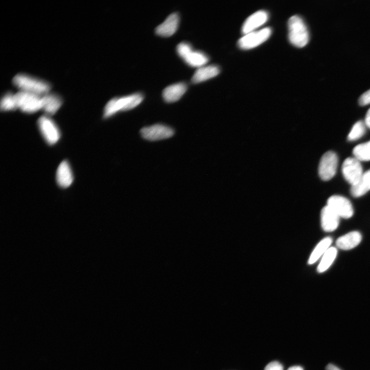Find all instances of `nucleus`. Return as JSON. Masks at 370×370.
<instances>
[{
	"label": "nucleus",
	"instance_id": "obj_1",
	"mask_svg": "<svg viewBox=\"0 0 370 370\" xmlns=\"http://www.w3.org/2000/svg\"><path fill=\"white\" fill-rule=\"evenodd\" d=\"M143 98V95L141 92L113 98L105 106L103 117L107 118L119 112L132 109L140 104Z\"/></svg>",
	"mask_w": 370,
	"mask_h": 370
},
{
	"label": "nucleus",
	"instance_id": "obj_2",
	"mask_svg": "<svg viewBox=\"0 0 370 370\" xmlns=\"http://www.w3.org/2000/svg\"><path fill=\"white\" fill-rule=\"evenodd\" d=\"M13 84L21 91L43 96L49 92L51 85L47 82L25 73H18L13 79Z\"/></svg>",
	"mask_w": 370,
	"mask_h": 370
},
{
	"label": "nucleus",
	"instance_id": "obj_3",
	"mask_svg": "<svg viewBox=\"0 0 370 370\" xmlns=\"http://www.w3.org/2000/svg\"><path fill=\"white\" fill-rule=\"evenodd\" d=\"M288 38L294 46L301 48L308 43L309 33L302 18L298 15H293L288 20Z\"/></svg>",
	"mask_w": 370,
	"mask_h": 370
},
{
	"label": "nucleus",
	"instance_id": "obj_4",
	"mask_svg": "<svg viewBox=\"0 0 370 370\" xmlns=\"http://www.w3.org/2000/svg\"><path fill=\"white\" fill-rule=\"evenodd\" d=\"M176 51L179 57L191 67L199 68L204 66L209 61L208 56L205 53L194 50L192 46L187 42L178 44Z\"/></svg>",
	"mask_w": 370,
	"mask_h": 370
},
{
	"label": "nucleus",
	"instance_id": "obj_5",
	"mask_svg": "<svg viewBox=\"0 0 370 370\" xmlns=\"http://www.w3.org/2000/svg\"><path fill=\"white\" fill-rule=\"evenodd\" d=\"M17 108L26 113H33L42 109V96L20 90L15 94Z\"/></svg>",
	"mask_w": 370,
	"mask_h": 370
},
{
	"label": "nucleus",
	"instance_id": "obj_6",
	"mask_svg": "<svg viewBox=\"0 0 370 370\" xmlns=\"http://www.w3.org/2000/svg\"><path fill=\"white\" fill-rule=\"evenodd\" d=\"M39 130L46 142L49 145L55 144L61 134L55 123L48 116H42L38 120Z\"/></svg>",
	"mask_w": 370,
	"mask_h": 370
},
{
	"label": "nucleus",
	"instance_id": "obj_7",
	"mask_svg": "<svg viewBox=\"0 0 370 370\" xmlns=\"http://www.w3.org/2000/svg\"><path fill=\"white\" fill-rule=\"evenodd\" d=\"M338 159L336 154L328 151L322 156L318 168V173L321 179L327 181L336 174Z\"/></svg>",
	"mask_w": 370,
	"mask_h": 370
},
{
	"label": "nucleus",
	"instance_id": "obj_8",
	"mask_svg": "<svg viewBox=\"0 0 370 370\" xmlns=\"http://www.w3.org/2000/svg\"><path fill=\"white\" fill-rule=\"evenodd\" d=\"M271 34V30L269 27L249 32L238 40V45L243 49L254 48L266 41Z\"/></svg>",
	"mask_w": 370,
	"mask_h": 370
},
{
	"label": "nucleus",
	"instance_id": "obj_9",
	"mask_svg": "<svg viewBox=\"0 0 370 370\" xmlns=\"http://www.w3.org/2000/svg\"><path fill=\"white\" fill-rule=\"evenodd\" d=\"M342 172L345 179L351 186L356 184L363 174L360 161L355 157H348L344 160Z\"/></svg>",
	"mask_w": 370,
	"mask_h": 370
},
{
	"label": "nucleus",
	"instance_id": "obj_10",
	"mask_svg": "<svg viewBox=\"0 0 370 370\" xmlns=\"http://www.w3.org/2000/svg\"><path fill=\"white\" fill-rule=\"evenodd\" d=\"M327 205L334 211L340 217L349 218L354 213L350 201L341 195H332L328 198Z\"/></svg>",
	"mask_w": 370,
	"mask_h": 370
},
{
	"label": "nucleus",
	"instance_id": "obj_11",
	"mask_svg": "<svg viewBox=\"0 0 370 370\" xmlns=\"http://www.w3.org/2000/svg\"><path fill=\"white\" fill-rule=\"evenodd\" d=\"M140 133L144 139L156 141L169 138L174 135V132L169 126L157 124L142 128Z\"/></svg>",
	"mask_w": 370,
	"mask_h": 370
},
{
	"label": "nucleus",
	"instance_id": "obj_12",
	"mask_svg": "<svg viewBox=\"0 0 370 370\" xmlns=\"http://www.w3.org/2000/svg\"><path fill=\"white\" fill-rule=\"evenodd\" d=\"M179 23V15L174 12L170 14L164 21L159 25L155 29V33L158 35L169 37L173 35L177 30Z\"/></svg>",
	"mask_w": 370,
	"mask_h": 370
},
{
	"label": "nucleus",
	"instance_id": "obj_13",
	"mask_svg": "<svg viewBox=\"0 0 370 370\" xmlns=\"http://www.w3.org/2000/svg\"><path fill=\"white\" fill-rule=\"evenodd\" d=\"M340 217L327 205L324 207L321 212V222L324 231L331 232L338 227Z\"/></svg>",
	"mask_w": 370,
	"mask_h": 370
},
{
	"label": "nucleus",
	"instance_id": "obj_14",
	"mask_svg": "<svg viewBox=\"0 0 370 370\" xmlns=\"http://www.w3.org/2000/svg\"><path fill=\"white\" fill-rule=\"evenodd\" d=\"M267 12L260 10L249 16L243 24L242 32L244 34L254 31V29L264 24L268 20Z\"/></svg>",
	"mask_w": 370,
	"mask_h": 370
},
{
	"label": "nucleus",
	"instance_id": "obj_15",
	"mask_svg": "<svg viewBox=\"0 0 370 370\" xmlns=\"http://www.w3.org/2000/svg\"><path fill=\"white\" fill-rule=\"evenodd\" d=\"M188 88L184 82H179L169 85L162 91V97L167 103L175 102L179 100Z\"/></svg>",
	"mask_w": 370,
	"mask_h": 370
},
{
	"label": "nucleus",
	"instance_id": "obj_16",
	"mask_svg": "<svg viewBox=\"0 0 370 370\" xmlns=\"http://www.w3.org/2000/svg\"><path fill=\"white\" fill-rule=\"evenodd\" d=\"M73 177L70 165L67 160L63 161L59 165L56 173V180L61 188L69 187Z\"/></svg>",
	"mask_w": 370,
	"mask_h": 370
},
{
	"label": "nucleus",
	"instance_id": "obj_17",
	"mask_svg": "<svg viewBox=\"0 0 370 370\" xmlns=\"http://www.w3.org/2000/svg\"><path fill=\"white\" fill-rule=\"evenodd\" d=\"M42 109L47 115L54 114L62 104V99L59 95L47 93L42 96Z\"/></svg>",
	"mask_w": 370,
	"mask_h": 370
},
{
	"label": "nucleus",
	"instance_id": "obj_18",
	"mask_svg": "<svg viewBox=\"0 0 370 370\" xmlns=\"http://www.w3.org/2000/svg\"><path fill=\"white\" fill-rule=\"evenodd\" d=\"M361 239L362 236L359 232L352 231L339 237L336 244L341 249L350 250L358 245Z\"/></svg>",
	"mask_w": 370,
	"mask_h": 370
},
{
	"label": "nucleus",
	"instance_id": "obj_19",
	"mask_svg": "<svg viewBox=\"0 0 370 370\" xmlns=\"http://www.w3.org/2000/svg\"><path fill=\"white\" fill-rule=\"evenodd\" d=\"M219 68L214 65L199 67L194 73L191 82L196 84L203 82L216 76L219 73Z\"/></svg>",
	"mask_w": 370,
	"mask_h": 370
},
{
	"label": "nucleus",
	"instance_id": "obj_20",
	"mask_svg": "<svg viewBox=\"0 0 370 370\" xmlns=\"http://www.w3.org/2000/svg\"><path fill=\"white\" fill-rule=\"evenodd\" d=\"M370 190V170L363 173L359 181L351 186L350 193L353 196L359 197Z\"/></svg>",
	"mask_w": 370,
	"mask_h": 370
},
{
	"label": "nucleus",
	"instance_id": "obj_21",
	"mask_svg": "<svg viewBox=\"0 0 370 370\" xmlns=\"http://www.w3.org/2000/svg\"><path fill=\"white\" fill-rule=\"evenodd\" d=\"M332 239L330 237H327L322 239L312 251L309 258L308 264H312L317 262L330 247Z\"/></svg>",
	"mask_w": 370,
	"mask_h": 370
},
{
	"label": "nucleus",
	"instance_id": "obj_22",
	"mask_svg": "<svg viewBox=\"0 0 370 370\" xmlns=\"http://www.w3.org/2000/svg\"><path fill=\"white\" fill-rule=\"evenodd\" d=\"M337 254L336 248L330 247L322 256L317 268L318 272L322 273L327 270L335 261Z\"/></svg>",
	"mask_w": 370,
	"mask_h": 370
},
{
	"label": "nucleus",
	"instance_id": "obj_23",
	"mask_svg": "<svg viewBox=\"0 0 370 370\" xmlns=\"http://www.w3.org/2000/svg\"><path fill=\"white\" fill-rule=\"evenodd\" d=\"M353 154L359 161L370 160V141L359 144L356 146L353 150Z\"/></svg>",
	"mask_w": 370,
	"mask_h": 370
},
{
	"label": "nucleus",
	"instance_id": "obj_24",
	"mask_svg": "<svg viewBox=\"0 0 370 370\" xmlns=\"http://www.w3.org/2000/svg\"><path fill=\"white\" fill-rule=\"evenodd\" d=\"M17 108L15 94L8 92L2 97L1 101V109L3 111L14 110Z\"/></svg>",
	"mask_w": 370,
	"mask_h": 370
},
{
	"label": "nucleus",
	"instance_id": "obj_25",
	"mask_svg": "<svg viewBox=\"0 0 370 370\" xmlns=\"http://www.w3.org/2000/svg\"><path fill=\"white\" fill-rule=\"evenodd\" d=\"M365 125H366L365 123L362 121L356 122L347 136V140L349 141H353L362 137L365 132Z\"/></svg>",
	"mask_w": 370,
	"mask_h": 370
},
{
	"label": "nucleus",
	"instance_id": "obj_26",
	"mask_svg": "<svg viewBox=\"0 0 370 370\" xmlns=\"http://www.w3.org/2000/svg\"><path fill=\"white\" fill-rule=\"evenodd\" d=\"M359 104L365 106L370 104V89L364 92L359 99Z\"/></svg>",
	"mask_w": 370,
	"mask_h": 370
},
{
	"label": "nucleus",
	"instance_id": "obj_27",
	"mask_svg": "<svg viewBox=\"0 0 370 370\" xmlns=\"http://www.w3.org/2000/svg\"><path fill=\"white\" fill-rule=\"evenodd\" d=\"M264 370H283V366L278 361H272L266 366Z\"/></svg>",
	"mask_w": 370,
	"mask_h": 370
},
{
	"label": "nucleus",
	"instance_id": "obj_28",
	"mask_svg": "<svg viewBox=\"0 0 370 370\" xmlns=\"http://www.w3.org/2000/svg\"><path fill=\"white\" fill-rule=\"evenodd\" d=\"M364 123L368 127L370 128V108L366 113Z\"/></svg>",
	"mask_w": 370,
	"mask_h": 370
},
{
	"label": "nucleus",
	"instance_id": "obj_29",
	"mask_svg": "<svg viewBox=\"0 0 370 370\" xmlns=\"http://www.w3.org/2000/svg\"><path fill=\"white\" fill-rule=\"evenodd\" d=\"M326 370H341L338 367L332 364H329L326 367Z\"/></svg>",
	"mask_w": 370,
	"mask_h": 370
},
{
	"label": "nucleus",
	"instance_id": "obj_30",
	"mask_svg": "<svg viewBox=\"0 0 370 370\" xmlns=\"http://www.w3.org/2000/svg\"><path fill=\"white\" fill-rule=\"evenodd\" d=\"M287 370H303V368L300 366H293L290 367Z\"/></svg>",
	"mask_w": 370,
	"mask_h": 370
}]
</instances>
